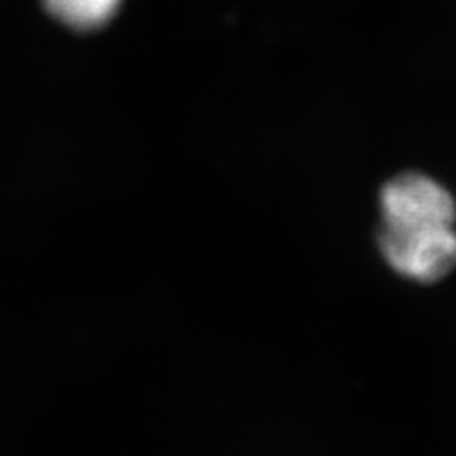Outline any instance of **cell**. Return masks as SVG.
Wrapping results in <instances>:
<instances>
[{
    "label": "cell",
    "mask_w": 456,
    "mask_h": 456,
    "mask_svg": "<svg viewBox=\"0 0 456 456\" xmlns=\"http://www.w3.org/2000/svg\"><path fill=\"white\" fill-rule=\"evenodd\" d=\"M379 246L384 259L397 274L422 283L437 281L456 266L454 226L417 228V231L380 228Z\"/></svg>",
    "instance_id": "7a4b0ae2"
},
{
    "label": "cell",
    "mask_w": 456,
    "mask_h": 456,
    "mask_svg": "<svg viewBox=\"0 0 456 456\" xmlns=\"http://www.w3.org/2000/svg\"><path fill=\"white\" fill-rule=\"evenodd\" d=\"M380 208L382 228L390 231L454 226L456 221L451 192L422 174H403L384 184Z\"/></svg>",
    "instance_id": "6da1fadb"
},
{
    "label": "cell",
    "mask_w": 456,
    "mask_h": 456,
    "mask_svg": "<svg viewBox=\"0 0 456 456\" xmlns=\"http://www.w3.org/2000/svg\"><path fill=\"white\" fill-rule=\"evenodd\" d=\"M122 3L124 0H45V6L63 25L92 31L117 16Z\"/></svg>",
    "instance_id": "3957f363"
}]
</instances>
